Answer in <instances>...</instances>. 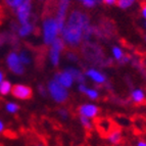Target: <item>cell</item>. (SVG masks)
<instances>
[{"label":"cell","instance_id":"ac0fdd59","mask_svg":"<svg viewBox=\"0 0 146 146\" xmlns=\"http://www.w3.org/2000/svg\"><path fill=\"white\" fill-rule=\"evenodd\" d=\"M4 110L9 115H15L20 110V105L15 101H7L4 104Z\"/></svg>","mask_w":146,"mask_h":146},{"label":"cell","instance_id":"f1b7e54d","mask_svg":"<svg viewBox=\"0 0 146 146\" xmlns=\"http://www.w3.org/2000/svg\"><path fill=\"white\" fill-rule=\"evenodd\" d=\"M101 2L107 6H113L117 3V0H101Z\"/></svg>","mask_w":146,"mask_h":146},{"label":"cell","instance_id":"277c9868","mask_svg":"<svg viewBox=\"0 0 146 146\" xmlns=\"http://www.w3.org/2000/svg\"><path fill=\"white\" fill-rule=\"evenodd\" d=\"M66 45L64 44L63 40L61 39L60 37H58L53 43L49 46V50H48V59L49 62L53 68L59 66L61 60V54L62 52L66 50Z\"/></svg>","mask_w":146,"mask_h":146},{"label":"cell","instance_id":"2e32d148","mask_svg":"<svg viewBox=\"0 0 146 146\" xmlns=\"http://www.w3.org/2000/svg\"><path fill=\"white\" fill-rule=\"evenodd\" d=\"M125 55H126V53H125L124 49L121 46H119V45H113V46L111 47V56L113 60L119 61H119L124 58Z\"/></svg>","mask_w":146,"mask_h":146},{"label":"cell","instance_id":"836d02e7","mask_svg":"<svg viewBox=\"0 0 146 146\" xmlns=\"http://www.w3.org/2000/svg\"><path fill=\"white\" fill-rule=\"evenodd\" d=\"M4 80H5V75H4V73H3L2 70H0V84L2 83Z\"/></svg>","mask_w":146,"mask_h":146},{"label":"cell","instance_id":"8992f818","mask_svg":"<svg viewBox=\"0 0 146 146\" xmlns=\"http://www.w3.org/2000/svg\"><path fill=\"white\" fill-rule=\"evenodd\" d=\"M72 0H57V6H56V12H55V20L57 22L59 29L63 28L66 25V19L70 13V7H71Z\"/></svg>","mask_w":146,"mask_h":146},{"label":"cell","instance_id":"e0dca14e","mask_svg":"<svg viewBox=\"0 0 146 146\" xmlns=\"http://www.w3.org/2000/svg\"><path fill=\"white\" fill-rule=\"evenodd\" d=\"M12 87H13V85L11 84V82L5 79L2 83L0 84V95L1 96H7V95L11 94Z\"/></svg>","mask_w":146,"mask_h":146},{"label":"cell","instance_id":"8fae6325","mask_svg":"<svg viewBox=\"0 0 146 146\" xmlns=\"http://www.w3.org/2000/svg\"><path fill=\"white\" fill-rule=\"evenodd\" d=\"M53 79L57 83L60 84L62 87L66 88V89H71L74 86V84L76 83L74 77L66 71V68L60 72H57V73L54 75Z\"/></svg>","mask_w":146,"mask_h":146},{"label":"cell","instance_id":"7c38bea8","mask_svg":"<svg viewBox=\"0 0 146 146\" xmlns=\"http://www.w3.org/2000/svg\"><path fill=\"white\" fill-rule=\"evenodd\" d=\"M35 31V24L33 22H30L28 24L25 25H19V27H17V36L20 38H28L29 36H31Z\"/></svg>","mask_w":146,"mask_h":146},{"label":"cell","instance_id":"30bf717a","mask_svg":"<svg viewBox=\"0 0 146 146\" xmlns=\"http://www.w3.org/2000/svg\"><path fill=\"white\" fill-rule=\"evenodd\" d=\"M85 77L88 80L92 81L96 85H104L107 83V77L102 71L96 68H88L85 72Z\"/></svg>","mask_w":146,"mask_h":146},{"label":"cell","instance_id":"ba28073f","mask_svg":"<svg viewBox=\"0 0 146 146\" xmlns=\"http://www.w3.org/2000/svg\"><path fill=\"white\" fill-rule=\"evenodd\" d=\"M100 108L96 103L92 102H85L82 103L80 106L78 107V113L81 117H85L88 119H96L99 115Z\"/></svg>","mask_w":146,"mask_h":146},{"label":"cell","instance_id":"9c48e42d","mask_svg":"<svg viewBox=\"0 0 146 146\" xmlns=\"http://www.w3.org/2000/svg\"><path fill=\"white\" fill-rule=\"evenodd\" d=\"M11 95L17 100H29L33 96V89L26 84H15L12 87Z\"/></svg>","mask_w":146,"mask_h":146},{"label":"cell","instance_id":"52a82bcc","mask_svg":"<svg viewBox=\"0 0 146 146\" xmlns=\"http://www.w3.org/2000/svg\"><path fill=\"white\" fill-rule=\"evenodd\" d=\"M32 10H33V0H28L15 10V15L19 25H25L31 22Z\"/></svg>","mask_w":146,"mask_h":146},{"label":"cell","instance_id":"8d00e7d4","mask_svg":"<svg viewBox=\"0 0 146 146\" xmlns=\"http://www.w3.org/2000/svg\"><path fill=\"white\" fill-rule=\"evenodd\" d=\"M144 39H145V43H146V35H145V38H144Z\"/></svg>","mask_w":146,"mask_h":146},{"label":"cell","instance_id":"d6a6232c","mask_svg":"<svg viewBox=\"0 0 146 146\" xmlns=\"http://www.w3.org/2000/svg\"><path fill=\"white\" fill-rule=\"evenodd\" d=\"M136 146H146V141L145 140H138Z\"/></svg>","mask_w":146,"mask_h":146},{"label":"cell","instance_id":"d4e9b609","mask_svg":"<svg viewBox=\"0 0 146 146\" xmlns=\"http://www.w3.org/2000/svg\"><path fill=\"white\" fill-rule=\"evenodd\" d=\"M57 115L62 121H68V117H70V111H68V110L66 108V107H60L57 110Z\"/></svg>","mask_w":146,"mask_h":146},{"label":"cell","instance_id":"5bb4252c","mask_svg":"<svg viewBox=\"0 0 146 146\" xmlns=\"http://www.w3.org/2000/svg\"><path fill=\"white\" fill-rule=\"evenodd\" d=\"M122 140H123V134H122V132H121V130H119V129L111 130L106 136L107 143L112 146L119 145V144L122 142Z\"/></svg>","mask_w":146,"mask_h":146},{"label":"cell","instance_id":"7402d4cb","mask_svg":"<svg viewBox=\"0 0 146 146\" xmlns=\"http://www.w3.org/2000/svg\"><path fill=\"white\" fill-rule=\"evenodd\" d=\"M79 122H80L81 126L83 127L85 130H87V131H90V130L93 129V126H94V125H93V121L91 119L79 115Z\"/></svg>","mask_w":146,"mask_h":146},{"label":"cell","instance_id":"484cf974","mask_svg":"<svg viewBox=\"0 0 146 146\" xmlns=\"http://www.w3.org/2000/svg\"><path fill=\"white\" fill-rule=\"evenodd\" d=\"M66 59L72 63H76L79 61V55L76 53V52L72 51V50L71 51L66 52Z\"/></svg>","mask_w":146,"mask_h":146},{"label":"cell","instance_id":"4316f807","mask_svg":"<svg viewBox=\"0 0 146 146\" xmlns=\"http://www.w3.org/2000/svg\"><path fill=\"white\" fill-rule=\"evenodd\" d=\"M37 90H38V93H39V95H41L42 97H47L48 96V92H47V88L45 85H43V84H39L38 85V87H37Z\"/></svg>","mask_w":146,"mask_h":146},{"label":"cell","instance_id":"4dcf8cb0","mask_svg":"<svg viewBox=\"0 0 146 146\" xmlns=\"http://www.w3.org/2000/svg\"><path fill=\"white\" fill-rule=\"evenodd\" d=\"M5 130H6V126H5V123L3 122V119H0V134L4 133Z\"/></svg>","mask_w":146,"mask_h":146},{"label":"cell","instance_id":"3957f363","mask_svg":"<svg viewBox=\"0 0 146 146\" xmlns=\"http://www.w3.org/2000/svg\"><path fill=\"white\" fill-rule=\"evenodd\" d=\"M47 92L50 99L56 104H64L70 98V91L66 88L62 87L54 79L48 81L46 85Z\"/></svg>","mask_w":146,"mask_h":146},{"label":"cell","instance_id":"6da1fadb","mask_svg":"<svg viewBox=\"0 0 146 146\" xmlns=\"http://www.w3.org/2000/svg\"><path fill=\"white\" fill-rule=\"evenodd\" d=\"M94 35V27L85 11L74 9L70 11L66 25L60 31V38L66 46L77 48L83 42H88Z\"/></svg>","mask_w":146,"mask_h":146},{"label":"cell","instance_id":"1f68e13d","mask_svg":"<svg viewBox=\"0 0 146 146\" xmlns=\"http://www.w3.org/2000/svg\"><path fill=\"white\" fill-rule=\"evenodd\" d=\"M141 17H143L146 22V4H144L141 7Z\"/></svg>","mask_w":146,"mask_h":146},{"label":"cell","instance_id":"7a4b0ae2","mask_svg":"<svg viewBox=\"0 0 146 146\" xmlns=\"http://www.w3.org/2000/svg\"><path fill=\"white\" fill-rule=\"evenodd\" d=\"M42 41L44 45L50 46L58 37H60V29L54 17H47L42 21L41 26Z\"/></svg>","mask_w":146,"mask_h":146},{"label":"cell","instance_id":"603a6c76","mask_svg":"<svg viewBox=\"0 0 146 146\" xmlns=\"http://www.w3.org/2000/svg\"><path fill=\"white\" fill-rule=\"evenodd\" d=\"M137 0H117V5L119 6V8L123 10L129 9L130 7H132L135 4Z\"/></svg>","mask_w":146,"mask_h":146},{"label":"cell","instance_id":"44dd1931","mask_svg":"<svg viewBox=\"0 0 146 146\" xmlns=\"http://www.w3.org/2000/svg\"><path fill=\"white\" fill-rule=\"evenodd\" d=\"M3 1H4V4L8 8H10V9H12L15 11L17 7H20L23 3H25L28 0H3Z\"/></svg>","mask_w":146,"mask_h":146},{"label":"cell","instance_id":"4fadbf2b","mask_svg":"<svg viewBox=\"0 0 146 146\" xmlns=\"http://www.w3.org/2000/svg\"><path fill=\"white\" fill-rule=\"evenodd\" d=\"M130 100L135 104H141L146 100V93L142 88H134L130 92Z\"/></svg>","mask_w":146,"mask_h":146},{"label":"cell","instance_id":"f546056e","mask_svg":"<svg viewBox=\"0 0 146 146\" xmlns=\"http://www.w3.org/2000/svg\"><path fill=\"white\" fill-rule=\"evenodd\" d=\"M130 61H131V57H130L129 55H127V54H126V55L124 56V58L119 61V63H121V64H127V63H129Z\"/></svg>","mask_w":146,"mask_h":146},{"label":"cell","instance_id":"d6986e66","mask_svg":"<svg viewBox=\"0 0 146 146\" xmlns=\"http://www.w3.org/2000/svg\"><path fill=\"white\" fill-rule=\"evenodd\" d=\"M19 56H20L21 61H22V63L25 66H30L32 63V55L27 50H21V51L19 52Z\"/></svg>","mask_w":146,"mask_h":146},{"label":"cell","instance_id":"ffe728a7","mask_svg":"<svg viewBox=\"0 0 146 146\" xmlns=\"http://www.w3.org/2000/svg\"><path fill=\"white\" fill-rule=\"evenodd\" d=\"M85 95L90 101H95V100H97L98 98H99L100 93H99V91H98L97 89H95V88L88 87V89L85 92Z\"/></svg>","mask_w":146,"mask_h":146},{"label":"cell","instance_id":"5b68a950","mask_svg":"<svg viewBox=\"0 0 146 146\" xmlns=\"http://www.w3.org/2000/svg\"><path fill=\"white\" fill-rule=\"evenodd\" d=\"M5 63H6V66H7L8 70L17 76L24 75L25 72H26V66L22 63L20 56H19V52L17 51H10L6 55Z\"/></svg>","mask_w":146,"mask_h":146},{"label":"cell","instance_id":"e575fe53","mask_svg":"<svg viewBox=\"0 0 146 146\" xmlns=\"http://www.w3.org/2000/svg\"><path fill=\"white\" fill-rule=\"evenodd\" d=\"M34 146H44V145L41 143V142H39V143H36V144H34Z\"/></svg>","mask_w":146,"mask_h":146},{"label":"cell","instance_id":"74e56055","mask_svg":"<svg viewBox=\"0 0 146 146\" xmlns=\"http://www.w3.org/2000/svg\"><path fill=\"white\" fill-rule=\"evenodd\" d=\"M145 29H146V23H145Z\"/></svg>","mask_w":146,"mask_h":146},{"label":"cell","instance_id":"cb8c5ba5","mask_svg":"<svg viewBox=\"0 0 146 146\" xmlns=\"http://www.w3.org/2000/svg\"><path fill=\"white\" fill-rule=\"evenodd\" d=\"M81 5H83L84 7L87 9H92L98 4V0H76Z\"/></svg>","mask_w":146,"mask_h":146},{"label":"cell","instance_id":"83f0119b","mask_svg":"<svg viewBox=\"0 0 146 146\" xmlns=\"http://www.w3.org/2000/svg\"><path fill=\"white\" fill-rule=\"evenodd\" d=\"M77 89H78V91L80 93H82V94H85L86 90L88 89V86L86 83H80L78 84V86H77Z\"/></svg>","mask_w":146,"mask_h":146},{"label":"cell","instance_id":"d590c367","mask_svg":"<svg viewBox=\"0 0 146 146\" xmlns=\"http://www.w3.org/2000/svg\"><path fill=\"white\" fill-rule=\"evenodd\" d=\"M38 1H41V2H43V1H45V0H38Z\"/></svg>","mask_w":146,"mask_h":146},{"label":"cell","instance_id":"9a60e30c","mask_svg":"<svg viewBox=\"0 0 146 146\" xmlns=\"http://www.w3.org/2000/svg\"><path fill=\"white\" fill-rule=\"evenodd\" d=\"M66 70L74 77L76 83H86L85 74H84V72L81 71L79 68H77V66H66Z\"/></svg>","mask_w":146,"mask_h":146}]
</instances>
